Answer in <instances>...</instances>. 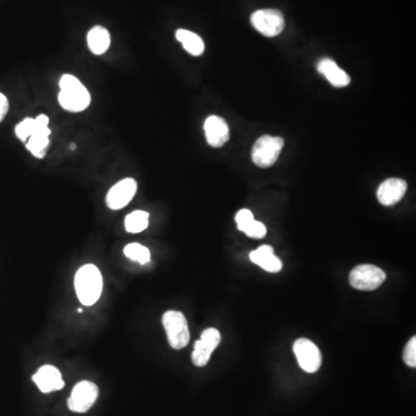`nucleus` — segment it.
I'll return each mask as SVG.
<instances>
[{
    "label": "nucleus",
    "instance_id": "f257e3e1",
    "mask_svg": "<svg viewBox=\"0 0 416 416\" xmlns=\"http://www.w3.org/2000/svg\"><path fill=\"white\" fill-rule=\"evenodd\" d=\"M74 286L80 302L83 306H94L101 296L103 289L101 272L95 265H85L76 274Z\"/></svg>",
    "mask_w": 416,
    "mask_h": 416
},
{
    "label": "nucleus",
    "instance_id": "f03ea898",
    "mask_svg": "<svg viewBox=\"0 0 416 416\" xmlns=\"http://www.w3.org/2000/svg\"><path fill=\"white\" fill-rule=\"evenodd\" d=\"M59 87L61 92L58 94V101L65 110L81 113L89 107L90 94L74 76L64 74L59 81Z\"/></svg>",
    "mask_w": 416,
    "mask_h": 416
},
{
    "label": "nucleus",
    "instance_id": "7ed1b4c3",
    "mask_svg": "<svg viewBox=\"0 0 416 416\" xmlns=\"http://www.w3.org/2000/svg\"><path fill=\"white\" fill-rule=\"evenodd\" d=\"M163 328L168 337L169 345L174 349H182L190 341L187 321L180 311H167L162 317Z\"/></svg>",
    "mask_w": 416,
    "mask_h": 416
},
{
    "label": "nucleus",
    "instance_id": "20e7f679",
    "mask_svg": "<svg viewBox=\"0 0 416 416\" xmlns=\"http://www.w3.org/2000/svg\"><path fill=\"white\" fill-rule=\"evenodd\" d=\"M284 139L272 135L260 137L252 148V161L260 168H269L278 161L284 148Z\"/></svg>",
    "mask_w": 416,
    "mask_h": 416
},
{
    "label": "nucleus",
    "instance_id": "39448f33",
    "mask_svg": "<svg viewBox=\"0 0 416 416\" xmlns=\"http://www.w3.org/2000/svg\"><path fill=\"white\" fill-rule=\"evenodd\" d=\"M385 279V272L380 267L360 265L349 274V284L358 291H370L380 287Z\"/></svg>",
    "mask_w": 416,
    "mask_h": 416
},
{
    "label": "nucleus",
    "instance_id": "423d86ee",
    "mask_svg": "<svg viewBox=\"0 0 416 416\" xmlns=\"http://www.w3.org/2000/svg\"><path fill=\"white\" fill-rule=\"evenodd\" d=\"M251 24L256 31L264 36H278L285 29V18L278 9H259L251 16Z\"/></svg>",
    "mask_w": 416,
    "mask_h": 416
},
{
    "label": "nucleus",
    "instance_id": "0eeeda50",
    "mask_svg": "<svg viewBox=\"0 0 416 416\" xmlns=\"http://www.w3.org/2000/svg\"><path fill=\"white\" fill-rule=\"evenodd\" d=\"M98 395V388L94 383L89 380L78 383L68 398V408L77 413H86L95 404Z\"/></svg>",
    "mask_w": 416,
    "mask_h": 416
},
{
    "label": "nucleus",
    "instance_id": "6e6552de",
    "mask_svg": "<svg viewBox=\"0 0 416 416\" xmlns=\"http://www.w3.org/2000/svg\"><path fill=\"white\" fill-rule=\"evenodd\" d=\"M49 117L40 115L35 118L34 130L27 140V148L35 157L42 159L49 146V137L51 131L49 129Z\"/></svg>",
    "mask_w": 416,
    "mask_h": 416
},
{
    "label": "nucleus",
    "instance_id": "1a4fd4ad",
    "mask_svg": "<svg viewBox=\"0 0 416 416\" xmlns=\"http://www.w3.org/2000/svg\"><path fill=\"white\" fill-rule=\"evenodd\" d=\"M293 349H294L298 365L306 373H313L319 370L321 365V354L315 343L302 338L295 341Z\"/></svg>",
    "mask_w": 416,
    "mask_h": 416
},
{
    "label": "nucleus",
    "instance_id": "9d476101",
    "mask_svg": "<svg viewBox=\"0 0 416 416\" xmlns=\"http://www.w3.org/2000/svg\"><path fill=\"white\" fill-rule=\"evenodd\" d=\"M220 341V332L217 328H207L204 331L200 340L194 343L192 353L193 364L197 367H205L211 358L212 353L214 352Z\"/></svg>",
    "mask_w": 416,
    "mask_h": 416
},
{
    "label": "nucleus",
    "instance_id": "9b49d317",
    "mask_svg": "<svg viewBox=\"0 0 416 416\" xmlns=\"http://www.w3.org/2000/svg\"><path fill=\"white\" fill-rule=\"evenodd\" d=\"M137 187L138 185L133 178H125V180L118 182L108 192L107 199H105L108 207L113 211H118V209L125 207L135 196Z\"/></svg>",
    "mask_w": 416,
    "mask_h": 416
},
{
    "label": "nucleus",
    "instance_id": "f8f14e48",
    "mask_svg": "<svg viewBox=\"0 0 416 416\" xmlns=\"http://www.w3.org/2000/svg\"><path fill=\"white\" fill-rule=\"evenodd\" d=\"M407 191V183L401 178H389L380 184L377 191V198L384 206L395 205L404 198Z\"/></svg>",
    "mask_w": 416,
    "mask_h": 416
},
{
    "label": "nucleus",
    "instance_id": "ddd939ff",
    "mask_svg": "<svg viewBox=\"0 0 416 416\" xmlns=\"http://www.w3.org/2000/svg\"><path fill=\"white\" fill-rule=\"evenodd\" d=\"M33 380L40 391L43 392V393L59 391L65 385L61 371L53 365H44V367L40 368L33 376Z\"/></svg>",
    "mask_w": 416,
    "mask_h": 416
},
{
    "label": "nucleus",
    "instance_id": "4468645a",
    "mask_svg": "<svg viewBox=\"0 0 416 416\" xmlns=\"http://www.w3.org/2000/svg\"><path fill=\"white\" fill-rule=\"evenodd\" d=\"M206 140L212 147H221L229 140V126L224 118L219 116H209L205 120Z\"/></svg>",
    "mask_w": 416,
    "mask_h": 416
},
{
    "label": "nucleus",
    "instance_id": "2eb2a0df",
    "mask_svg": "<svg viewBox=\"0 0 416 416\" xmlns=\"http://www.w3.org/2000/svg\"><path fill=\"white\" fill-rule=\"evenodd\" d=\"M319 73L323 74L328 83L332 86L338 87V88H343V87L348 86L350 83V78L345 71L338 66L336 61L330 58L321 59L318 63Z\"/></svg>",
    "mask_w": 416,
    "mask_h": 416
},
{
    "label": "nucleus",
    "instance_id": "dca6fc26",
    "mask_svg": "<svg viewBox=\"0 0 416 416\" xmlns=\"http://www.w3.org/2000/svg\"><path fill=\"white\" fill-rule=\"evenodd\" d=\"M250 259L267 272L278 273L282 269L281 260L276 257L274 250L269 245H261L257 250L252 251Z\"/></svg>",
    "mask_w": 416,
    "mask_h": 416
},
{
    "label": "nucleus",
    "instance_id": "f3484780",
    "mask_svg": "<svg viewBox=\"0 0 416 416\" xmlns=\"http://www.w3.org/2000/svg\"><path fill=\"white\" fill-rule=\"evenodd\" d=\"M87 43L94 55H103L110 46V34L105 28L95 26L87 35Z\"/></svg>",
    "mask_w": 416,
    "mask_h": 416
},
{
    "label": "nucleus",
    "instance_id": "a211bd4d",
    "mask_svg": "<svg viewBox=\"0 0 416 416\" xmlns=\"http://www.w3.org/2000/svg\"><path fill=\"white\" fill-rule=\"evenodd\" d=\"M176 38L183 44L184 49L187 50L190 55L200 56L205 51V44L202 37L194 34L192 31H185V29H178L176 31Z\"/></svg>",
    "mask_w": 416,
    "mask_h": 416
},
{
    "label": "nucleus",
    "instance_id": "6ab92c4d",
    "mask_svg": "<svg viewBox=\"0 0 416 416\" xmlns=\"http://www.w3.org/2000/svg\"><path fill=\"white\" fill-rule=\"evenodd\" d=\"M150 214L145 211L132 212L131 214L125 217L126 232L132 234H138L144 232L148 227Z\"/></svg>",
    "mask_w": 416,
    "mask_h": 416
},
{
    "label": "nucleus",
    "instance_id": "aec40b11",
    "mask_svg": "<svg viewBox=\"0 0 416 416\" xmlns=\"http://www.w3.org/2000/svg\"><path fill=\"white\" fill-rule=\"evenodd\" d=\"M124 254L129 259L138 261L141 265H145L150 261V250L139 243H131V244L126 245L124 248Z\"/></svg>",
    "mask_w": 416,
    "mask_h": 416
},
{
    "label": "nucleus",
    "instance_id": "412c9836",
    "mask_svg": "<svg viewBox=\"0 0 416 416\" xmlns=\"http://www.w3.org/2000/svg\"><path fill=\"white\" fill-rule=\"evenodd\" d=\"M35 118H26L19 123L16 128V135L22 141H27L34 130Z\"/></svg>",
    "mask_w": 416,
    "mask_h": 416
},
{
    "label": "nucleus",
    "instance_id": "4be33fe9",
    "mask_svg": "<svg viewBox=\"0 0 416 416\" xmlns=\"http://www.w3.org/2000/svg\"><path fill=\"white\" fill-rule=\"evenodd\" d=\"M243 233H245V235H248L249 237H251V239H264L267 233L266 227L264 226L261 222H258V221L254 220L251 224H249V226L243 230Z\"/></svg>",
    "mask_w": 416,
    "mask_h": 416
},
{
    "label": "nucleus",
    "instance_id": "5701e85b",
    "mask_svg": "<svg viewBox=\"0 0 416 416\" xmlns=\"http://www.w3.org/2000/svg\"><path fill=\"white\" fill-rule=\"evenodd\" d=\"M404 361L408 367H416V338L413 337L408 341L407 346L405 347Z\"/></svg>",
    "mask_w": 416,
    "mask_h": 416
},
{
    "label": "nucleus",
    "instance_id": "b1692460",
    "mask_svg": "<svg viewBox=\"0 0 416 416\" xmlns=\"http://www.w3.org/2000/svg\"><path fill=\"white\" fill-rule=\"evenodd\" d=\"M235 220L237 227H239V229L243 232L249 224H251L252 221L254 220V217L252 215L251 211H249V209H241L236 214Z\"/></svg>",
    "mask_w": 416,
    "mask_h": 416
},
{
    "label": "nucleus",
    "instance_id": "393cba45",
    "mask_svg": "<svg viewBox=\"0 0 416 416\" xmlns=\"http://www.w3.org/2000/svg\"><path fill=\"white\" fill-rule=\"evenodd\" d=\"M7 111H9V101L6 96L0 93V122L5 118Z\"/></svg>",
    "mask_w": 416,
    "mask_h": 416
},
{
    "label": "nucleus",
    "instance_id": "a878e982",
    "mask_svg": "<svg viewBox=\"0 0 416 416\" xmlns=\"http://www.w3.org/2000/svg\"><path fill=\"white\" fill-rule=\"evenodd\" d=\"M78 312H80V313H81V312H83V308H79V309H78Z\"/></svg>",
    "mask_w": 416,
    "mask_h": 416
}]
</instances>
